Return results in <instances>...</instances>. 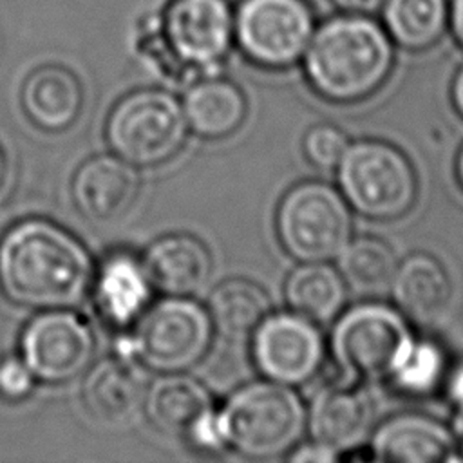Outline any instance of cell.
<instances>
[{
  "label": "cell",
  "mask_w": 463,
  "mask_h": 463,
  "mask_svg": "<svg viewBox=\"0 0 463 463\" xmlns=\"http://www.w3.org/2000/svg\"><path fill=\"white\" fill-rule=\"evenodd\" d=\"M284 293L291 311L313 322H327L345 302V280L327 262H302L288 277Z\"/></svg>",
  "instance_id": "cell-25"
},
{
  "label": "cell",
  "mask_w": 463,
  "mask_h": 463,
  "mask_svg": "<svg viewBox=\"0 0 463 463\" xmlns=\"http://www.w3.org/2000/svg\"><path fill=\"white\" fill-rule=\"evenodd\" d=\"M336 168L347 204L367 219L402 217L416 201L418 179L411 161L385 141L349 145Z\"/></svg>",
  "instance_id": "cell-8"
},
{
  "label": "cell",
  "mask_w": 463,
  "mask_h": 463,
  "mask_svg": "<svg viewBox=\"0 0 463 463\" xmlns=\"http://www.w3.org/2000/svg\"><path fill=\"white\" fill-rule=\"evenodd\" d=\"M118 344V354L157 374L186 373L208 353L213 326L190 297H165L148 306Z\"/></svg>",
  "instance_id": "cell-5"
},
{
  "label": "cell",
  "mask_w": 463,
  "mask_h": 463,
  "mask_svg": "<svg viewBox=\"0 0 463 463\" xmlns=\"http://www.w3.org/2000/svg\"><path fill=\"white\" fill-rule=\"evenodd\" d=\"M277 235L300 262L338 259L353 239V217L342 192L322 181H306L286 192L277 208Z\"/></svg>",
  "instance_id": "cell-9"
},
{
  "label": "cell",
  "mask_w": 463,
  "mask_h": 463,
  "mask_svg": "<svg viewBox=\"0 0 463 463\" xmlns=\"http://www.w3.org/2000/svg\"><path fill=\"white\" fill-rule=\"evenodd\" d=\"M141 188L137 168L116 154L94 156L80 165L71 183L76 210L92 222H112L136 203Z\"/></svg>",
  "instance_id": "cell-13"
},
{
  "label": "cell",
  "mask_w": 463,
  "mask_h": 463,
  "mask_svg": "<svg viewBox=\"0 0 463 463\" xmlns=\"http://www.w3.org/2000/svg\"><path fill=\"white\" fill-rule=\"evenodd\" d=\"M456 177H458V183H459L461 188H463V148L459 150L458 159H456Z\"/></svg>",
  "instance_id": "cell-35"
},
{
  "label": "cell",
  "mask_w": 463,
  "mask_h": 463,
  "mask_svg": "<svg viewBox=\"0 0 463 463\" xmlns=\"http://www.w3.org/2000/svg\"><path fill=\"white\" fill-rule=\"evenodd\" d=\"M20 101L34 127L43 132H63L81 112L83 87L71 69L42 65L24 80Z\"/></svg>",
  "instance_id": "cell-19"
},
{
  "label": "cell",
  "mask_w": 463,
  "mask_h": 463,
  "mask_svg": "<svg viewBox=\"0 0 463 463\" xmlns=\"http://www.w3.org/2000/svg\"><path fill=\"white\" fill-rule=\"evenodd\" d=\"M137 45L154 71L194 81L213 72L235 45L230 0H168L141 25Z\"/></svg>",
  "instance_id": "cell-3"
},
{
  "label": "cell",
  "mask_w": 463,
  "mask_h": 463,
  "mask_svg": "<svg viewBox=\"0 0 463 463\" xmlns=\"http://www.w3.org/2000/svg\"><path fill=\"white\" fill-rule=\"evenodd\" d=\"M251 356L264 378L295 387L318 373L326 344L311 318L295 311L269 313L251 333Z\"/></svg>",
  "instance_id": "cell-12"
},
{
  "label": "cell",
  "mask_w": 463,
  "mask_h": 463,
  "mask_svg": "<svg viewBox=\"0 0 463 463\" xmlns=\"http://www.w3.org/2000/svg\"><path fill=\"white\" fill-rule=\"evenodd\" d=\"M373 456L383 463H441L458 459L449 427L425 414H400L373 434Z\"/></svg>",
  "instance_id": "cell-15"
},
{
  "label": "cell",
  "mask_w": 463,
  "mask_h": 463,
  "mask_svg": "<svg viewBox=\"0 0 463 463\" xmlns=\"http://www.w3.org/2000/svg\"><path fill=\"white\" fill-rule=\"evenodd\" d=\"M449 4L450 0H383L378 20L396 47L423 52L449 33Z\"/></svg>",
  "instance_id": "cell-23"
},
{
  "label": "cell",
  "mask_w": 463,
  "mask_h": 463,
  "mask_svg": "<svg viewBox=\"0 0 463 463\" xmlns=\"http://www.w3.org/2000/svg\"><path fill=\"white\" fill-rule=\"evenodd\" d=\"M396 45L373 14L335 11L317 24L300 60L311 89L333 103H354L391 76Z\"/></svg>",
  "instance_id": "cell-2"
},
{
  "label": "cell",
  "mask_w": 463,
  "mask_h": 463,
  "mask_svg": "<svg viewBox=\"0 0 463 463\" xmlns=\"http://www.w3.org/2000/svg\"><path fill=\"white\" fill-rule=\"evenodd\" d=\"M349 143L342 130L333 125H317L304 136V154L318 168H336Z\"/></svg>",
  "instance_id": "cell-28"
},
{
  "label": "cell",
  "mask_w": 463,
  "mask_h": 463,
  "mask_svg": "<svg viewBox=\"0 0 463 463\" xmlns=\"http://www.w3.org/2000/svg\"><path fill=\"white\" fill-rule=\"evenodd\" d=\"M94 260L63 226L31 217L0 239V291L27 309H63L81 304L92 288Z\"/></svg>",
  "instance_id": "cell-1"
},
{
  "label": "cell",
  "mask_w": 463,
  "mask_h": 463,
  "mask_svg": "<svg viewBox=\"0 0 463 463\" xmlns=\"http://www.w3.org/2000/svg\"><path fill=\"white\" fill-rule=\"evenodd\" d=\"M5 170H7V163H5V156H4V152L0 148V184H2V181L5 177Z\"/></svg>",
  "instance_id": "cell-36"
},
{
  "label": "cell",
  "mask_w": 463,
  "mask_h": 463,
  "mask_svg": "<svg viewBox=\"0 0 463 463\" xmlns=\"http://www.w3.org/2000/svg\"><path fill=\"white\" fill-rule=\"evenodd\" d=\"M445 373L443 353L432 342L416 340L407 362L396 373L392 382L412 394H427L439 383Z\"/></svg>",
  "instance_id": "cell-27"
},
{
  "label": "cell",
  "mask_w": 463,
  "mask_h": 463,
  "mask_svg": "<svg viewBox=\"0 0 463 463\" xmlns=\"http://www.w3.org/2000/svg\"><path fill=\"white\" fill-rule=\"evenodd\" d=\"M188 134L181 101L165 89H139L121 98L105 123L112 154L136 168L159 166L184 145Z\"/></svg>",
  "instance_id": "cell-7"
},
{
  "label": "cell",
  "mask_w": 463,
  "mask_h": 463,
  "mask_svg": "<svg viewBox=\"0 0 463 463\" xmlns=\"http://www.w3.org/2000/svg\"><path fill=\"white\" fill-rule=\"evenodd\" d=\"M219 421L228 450L269 459L295 449L307 411L291 385L266 378L235 389L219 409Z\"/></svg>",
  "instance_id": "cell-4"
},
{
  "label": "cell",
  "mask_w": 463,
  "mask_h": 463,
  "mask_svg": "<svg viewBox=\"0 0 463 463\" xmlns=\"http://www.w3.org/2000/svg\"><path fill=\"white\" fill-rule=\"evenodd\" d=\"M96 336L72 307L38 311L20 336V358L42 383L60 385L85 374L92 365Z\"/></svg>",
  "instance_id": "cell-11"
},
{
  "label": "cell",
  "mask_w": 463,
  "mask_h": 463,
  "mask_svg": "<svg viewBox=\"0 0 463 463\" xmlns=\"http://www.w3.org/2000/svg\"><path fill=\"white\" fill-rule=\"evenodd\" d=\"M289 461H297V463H333L338 459V454L317 441H309L304 443L300 447H297L289 456Z\"/></svg>",
  "instance_id": "cell-30"
},
{
  "label": "cell",
  "mask_w": 463,
  "mask_h": 463,
  "mask_svg": "<svg viewBox=\"0 0 463 463\" xmlns=\"http://www.w3.org/2000/svg\"><path fill=\"white\" fill-rule=\"evenodd\" d=\"M373 405L367 394L351 385L335 383L320 389L307 411L311 439L338 456L358 447L369 434Z\"/></svg>",
  "instance_id": "cell-14"
},
{
  "label": "cell",
  "mask_w": 463,
  "mask_h": 463,
  "mask_svg": "<svg viewBox=\"0 0 463 463\" xmlns=\"http://www.w3.org/2000/svg\"><path fill=\"white\" fill-rule=\"evenodd\" d=\"M317 24L309 0H239L233 5L235 45L262 69L300 63Z\"/></svg>",
  "instance_id": "cell-10"
},
{
  "label": "cell",
  "mask_w": 463,
  "mask_h": 463,
  "mask_svg": "<svg viewBox=\"0 0 463 463\" xmlns=\"http://www.w3.org/2000/svg\"><path fill=\"white\" fill-rule=\"evenodd\" d=\"M145 391L141 365L132 358L116 354L85 371L81 400L96 420L123 421L143 405Z\"/></svg>",
  "instance_id": "cell-18"
},
{
  "label": "cell",
  "mask_w": 463,
  "mask_h": 463,
  "mask_svg": "<svg viewBox=\"0 0 463 463\" xmlns=\"http://www.w3.org/2000/svg\"><path fill=\"white\" fill-rule=\"evenodd\" d=\"M396 307L411 320L432 324L439 320L452 298V284L443 264L427 253H414L398 262L391 282Z\"/></svg>",
  "instance_id": "cell-22"
},
{
  "label": "cell",
  "mask_w": 463,
  "mask_h": 463,
  "mask_svg": "<svg viewBox=\"0 0 463 463\" xmlns=\"http://www.w3.org/2000/svg\"><path fill=\"white\" fill-rule=\"evenodd\" d=\"M449 396L463 412V365H459L449 378Z\"/></svg>",
  "instance_id": "cell-33"
},
{
  "label": "cell",
  "mask_w": 463,
  "mask_h": 463,
  "mask_svg": "<svg viewBox=\"0 0 463 463\" xmlns=\"http://www.w3.org/2000/svg\"><path fill=\"white\" fill-rule=\"evenodd\" d=\"M36 378L20 356H5L0 360V396L11 402L27 398L36 385Z\"/></svg>",
  "instance_id": "cell-29"
},
{
  "label": "cell",
  "mask_w": 463,
  "mask_h": 463,
  "mask_svg": "<svg viewBox=\"0 0 463 463\" xmlns=\"http://www.w3.org/2000/svg\"><path fill=\"white\" fill-rule=\"evenodd\" d=\"M335 11L349 14H373L376 16L383 0H327Z\"/></svg>",
  "instance_id": "cell-31"
},
{
  "label": "cell",
  "mask_w": 463,
  "mask_h": 463,
  "mask_svg": "<svg viewBox=\"0 0 463 463\" xmlns=\"http://www.w3.org/2000/svg\"><path fill=\"white\" fill-rule=\"evenodd\" d=\"M143 268L165 297H190L206 286L213 260L203 241L190 233H170L154 241L143 253Z\"/></svg>",
  "instance_id": "cell-16"
},
{
  "label": "cell",
  "mask_w": 463,
  "mask_h": 463,
  "mask_svg": "<svg viewBox=\"0 0 463 463\" xmlns=\"http://www.w3.org/2000/svg\"><path fill=\"white\" fill-rule=\"evenodd\" d=\"M181 105L188 130L203 139L228 137L242 125L248 110L241 87L213 74L190 81Z\"/></svg>",
  "instance_id": "cell-20"
},
{
  "label": "cell",
  "mask_w": 463,
  "mask_h": 463,
  "mask_svg": "<svg viewBox=\"0 0 463 463\" xmlns=\"http://www.w3.org/2000/svg\"><path fill=\"white\" fill-rule=\"evenodd\" d=\"M398 268L392 248L376 237L351 239L338 255V269L344 280L364 293H380L391 288Z\"/></svg>",
  "instance_id": "cell-26"
},
{
  "label": "cell",
  "mask_w": 463,
  "mask_h": 463,
  "mask_svg": "<svg viewBox=\"0 0 463 463\" xmlns=\"http://www.w3.org/2000/svg\"><path fill=\"white\" fill-rule=\"evenodd\" d=\"M152 289L143 262L127 251L101 260L90 288L101 318L119 329L130 327L148 307Z\"/></svg>",
  "instance_id": "cell-17"
},
{
  "label": "cell",
  "mask_w": 463,
  "mask_h": 463,
  "mask_svg": "<svg viewBox=\"0 0 463 463\" xmlns=\"http://www.w3.org/2000/svg\"><path fill=\"white\" fill-rule=\"evenodd\" d=\"M416 338L407 317L387 304H360L347 309L331 331L336 365L356 380H392L412 353Z\"/></svg>",
  "instance_id": "cell-6"
},
{
  "label": "cell",
  "mask_w": 463,
  "mask_h": 463,
  "mask_svg": "<svg viewBox=\"0 0 463 463\" xmlns=\"http://www.w3.org/2000/svg\"><path fill=\"white\" fill-rule=\"evenodd\" d=\"M449 33L463 51V0H450L449 4Z\"/></svg>",
  "instance_id": "cell-32"
},
{
  "label": "cell",
  "mask_w": 463,
  "mask_h": 463,
  "mask_svg": "<svg viewBox=\"0 0 463 463\" xmlns=\"http://www.w3.org/2000/svg\"><path fill=\"white\" fill-rule=\"evenodd\" d=\"M450 96H452V103H454L458 114L463 118V63L458 67V71L452 78Z\"/></svg>",
  "instance_id": "cell-34"
},
{
  "label": "cell",
  "mask_w": 463,
  "mask_h": 463,
  "mask_svg": "<svg viewBox=\"0 0 463 463\" xmlns=\"http://www.w3.org/2000/svg\"><path fill=\"white\" fill-rule=\"evenodd\" d=\"M271 300L253 280L232 277L208 295L206 311L213 331L228 338H244L269 315Z\"/></svg>",
  "instance_id": "cell-24"
},
{
  "label": "cell",
  "mask_w": 463,
  "mask_h": 463,
  "mask_svg": "<svg viewBox=\"0 0 463 463\" xmlns=\"http://www.w3.org/2000/svg\"><path fill=\"white\" fill-rule=\"evenodd\" d=\"M143 409L154 429L184 439L194 425L213 409L208 389L184 373L159 374L145 391Z\"/></svg>",
  "instance_id": "cell-21"
}]
</instances>
